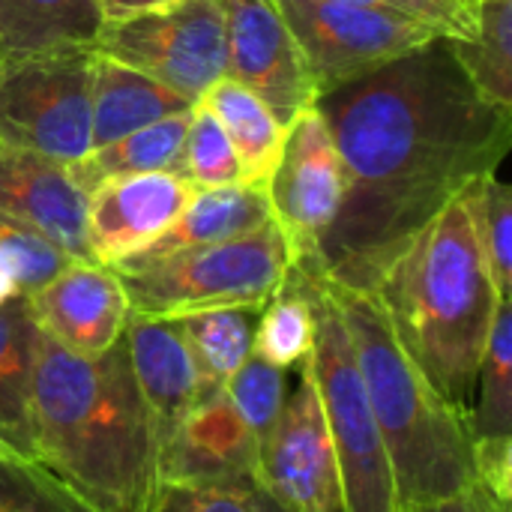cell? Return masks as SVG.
I'll use <instances>...</instances> for the list:
<instances>
[{
  "label": "cell",
  "mask_w": 512,
  "mask_h": 512,
  "mask_svg": "<svg viewBox=\"0 0 512 512\" xmlns=\"http://www.w3.org/2000/svg\"><path fill=\"white\" fill-rule=\"evenodd\" d=\"M345 165L339 216L300 273L375 294L411 240L512 144V111L492 105L438 36L315 102ZM294 267V264H291Z\"/></svg>",
  "instance_id": "cell-1"
},
{
  "label": "cell",
  "mask_w": 512,
  "mask_h": 512,
  "mask_svg": "<svg viewBox=\"0 0 512 512\" xmlns=\"http://www.w3.org/2000/svg\"><path fill=\"white\" fill-rule=\"evenodd\" d=\"M36 465L96 512H153L159 438L126 342L78 357L39 333L33 369Z\"/></svg>",
  "instance_id": "cell-2"
},
{
  "label": "cell",
  "mask_w": 512,
  "mask_h": 512,
  "mask_svg": "<svg viewBox=\"0 0 512 512\" xmlns=\"http://www.w3.org/2000/svg\"><path fill=\"white\" fill-rule=\"evenodd\" d=\"M399 348L456 411L474 402L501 294L474 240L465 195L447 204L375 288Z\"/></svg>",
  "instance_id": "cell-3"
},
{
  "label": "cell",
  "mask_w": 512,
  "mask_h": 512,
  "mask_svg": "<svg viewBox=\"0 0 512 512\" xmlns=\"http://www.w3.org/2000/svg\"><path fill=\"white\" fill-rule=\"evenodd\" d=\"M354 345L369 408L381 429L396 507L468 495L474 489L468 414L450 408L417 372L375 294L327 282Z\"/></svg>",
  "instance_id": "cell-4"
},
{
  "label": "cell",
  "mask_w": 512,
  "mask_h": 512,
  "mask_svg": "<svg viewBox=\"0 0 512 512\" xmlns=\"http://www.w3.org/2000/svg\"><path fill=\"white\" fill-rule=\"evenodd\" d=\"M111 270L126 291L132 315L174 321L228 306L261 309L285 285L291 252L270 219L234 240L159 258H126Z\"/></svg>",
  "instance_id": "cell-5"
},
{
  "label": "cell",
  "mask_w": 512,
  "mask_h": 512,
  "mask_svg": "<svg viewBox=\"0 0 512 512\" xmlns=\"http://www.w3.org/2000/svg\"><path fill=\"white\" fill-rule=\"evenodd\" d=\"M297 276L315 312V342H312V354L306 357V366L315 378L324 417L330 426L342 492H345V510L396 512L399 507H396L387 447L375 423V414L369 408L342 312L324 279L300 270Z\"/></svg>",
  "instance_id": "cell-6"
},
{
  "label": "cell",
  "mask_w": 512,
  "mask_h": 512,
  "mask_svg": "<svg viewBox=\"0 0 512 512\" xmlns=\"http://www.w3.org/2000/svg\"><path fill=\"white\" fill-rule=\"evenodd\" d=\"M93 57V45L0 54V141L66 165L87 156Z\"/></svg>",
  "instance_id": "cell-7"
},
{
  "label": "cell",
  "mask_w": 512,
  "mask_h": 512,
  "mask_svg": "<svg viewBox=\"0 0 512 512\" xmlns=\"http://www.w3.org/2000/svg\"><path fill=\"white\" fill-rule=\"evenodd\" d=\"M276 6L303 51L318 99L441 36L423 21L378 6L339 0H276Z\"/></svg>",
  "instance_id": "cell-8"
},
{
  "label": "cell",
  "mask_w": 512,
  "mask_h": 512,
  "mask_svg": "<svg viewBox=\"0 0 512 512\" xmlns=\"http://www.w3.org/2000/svg\"><path fill=\"white\" fill-rule=\"evenodd\" d=\"M93 48L198 102L228 69L219 0H180L123 21H102Z\"/></svg>",
  "instance_id": "cell-9"
},
{
  "label": "cell",
  "mask_w": 512,
  "mask_h": 512,
  "mask_svg": "<svg viewBox=\"0 0 512 512\" xmlns=\"http://www.w3.org/2000/svg\"><path fill=\"white\" fill-rule=\"evenodd\" d=\"M264 192L270 219L288 243L291 264H312L345 195V165L315 105L288 123L282 153Z\"/></svg>",
  "instance_id": "cell-10"
},
{
  "label": "cell",
  "mask_w": 512,
  "mask_h": 512,
  "mask_svg": "<svg viewBox=\"0 0 512 512\" xmlns=\"http://www.w3.org/2000/svg\"><path fill=\"white\" fill-rule=\"evenodd\" d=\"M255 483L288 512H348L330 426L306 360L294 393L258 450Z\"/></svg>",
  "instance_id": "cell-11"
},
{
  "label": "cell",
  "mask_w": 512,
  "mask_h": 512,
  "mask_svg": "<svg viewBox=\"0 0 512 512\" xmlns=\"http://www.w3.org/2000/svg\"><path fill=\"white\" fill-rule=\"evenodd\" d=\"M225 12V78L252 90L279 123H291L318 102L303 51L276 0H219Z\"/></svg>",
  "instance_id": "cell-12"
},
{
  "label": "cell",
  "mask_w": 512,
  "mask_h": 512,
  "mask_svg": "<svg viewBox=\"0 0 512 512\" xmlns=\"http://www.w3.org/2000/svg\"><path fill=\"white\" fill-rule=\"evenodd\" d=\"M42 336L78 357H99L123 339L129 300L117 273L96 261H72L27 297Z\"/></svg>",
  "instance_id": "cell-13"
},
{
  "label": "cell",
  "mask_w": 512,
  "mask_h": 512,
  "mask_svg": "<svg viewBox=\"0 0 512 512\" xmlns=\"http://www.w3.org/2000/svg\"><path fill=\"white\" fill-rule=\"evenodd\" d=\"M195 189L171 174H129L102 180L87 192V243L96 264L114 267L165 234Z\"/></svg>",
  "instance_id": "cell-14"
},
{
  "label": "cell",
  "mask_w": 512,
  "mask_h": 512,
  "mask_svg": "<svg viewBox=\"0 0 512 512\" xmlns=\"http://www.w3.org/2000/svg\"><path fill=\"white\" fill-rule=\"evenodd\" d=\"M0 213L27 222L72 261H93L87 243V192L66 162L0 141Z\"/></svg>",
  "instance_id": "cell-15"
},
{
  "label": "cell",
  "mask_w": 512,
  "mask_h": 512,
  "mask_svg": "<svg viewBox=\"0 0 512 512\" xmlns=\"http://www.w3.org/2000/svg\"><path fill=\"white\" fill-rule=\"evenodd\" d=\"M258 438L225 390L201 396L159 444V483H222L255 477Z\"/></svg>",
  "instance_id": "cell-16"
},
{
  "label": "cell",
  "mask_w": 512,
  "mask_h": 512,
  "mask_svg": "<svg viewBox=\"0 0 512 512\" xmlns=\"http://www.w3.org/2000/svg\"><path fill=\"white\" fill-rule=\"evenodd\" d=\"M135 384L156 423L159 444L198 402V369L186 336L171 318L132 315L123 330Z\"/></svg>",
  "instance_id": "cell-17"
},
{
  "label": "cell",
  "mask_w": 512,
  "mask_h": 512,
  "mask_svg": "<svg viewBox=\"0 0 512 512\" xmlns=\"http://www.w3.org/2000/svg\"><path fill=\"white\" fill-rule=\"evenodd\" d=\"M192 99L153 81L150 75L96 51L90 75V135L105 147L156 120L192 111Z\"/></svg>",
  "instance_id": "cell-18"
},
{
  "label": "cell",
  "mask_w": 512,
  "mask_h": 512,
  "mask_svg": "<svg viewBox=\"0 0 512 512\" xmlns=\"http://www.w3.org/2000/svg\"><path fill=\"white\" fill-rule=\"evenodd\" d=\"M39 327L27 297H12L0 306V450L9 459L36 462L33 423V369Z\"/></svg>",
  "instance_id": "cell-19"
},
{
  "label": "cell",
  "mask_w": 512,
  "mask_h": 512,
  "mask_svg": "<svg viewBox=\"0 0 512 512\" xmlns=\"http://www.w3.org/2000/svg\"><path fill=\"white\" fill-rule=\"evenodd\" d=\"M264 222H270V204L264 186L234 183L219 189H201L192 195L186 210L165 234H159L150 246H144L129 258H159L180 249L234 240L261 228Z\"/></svg>",
  "instance_id": "cell-20"
},
{
  "label": "cell",
  "mask_w": 512,
  "mask_h": 512,
  "mask_svg": "<svg viewBox=\"0 0 512 512\" xmlns=\"http://www.w3.org/2000/svg\"><path fill=\"white\" fill-rule=\"evenodd\" d=\"M198 102L225 129L237 153L243 183L264 186L276 168L288 126L279 123V117L252 90H246L231 78H219Z\"/></svg>",
  "instance_id": "cell-21"
},
{
  "label": "cell",
  "mask_w": 512,
  "mask_h": 512,
  "mask_svg": "<svg viewBox=\"0 0 512 512\" xmlns=\"http://www.w3.org/2000/svg\"><path fill=\"white\" fill-rule=\"evenodd\" d=\"M258 312L252 306H228L174 318L198 369V399L225 390L231 375L252 357Z\"/></svg>",
  "instance_id": "cell-22"
},
{
  "label": "cell",
  "mask_w": 512,
  "mask_h": 512,
  "mask_svg": "<svg viewBox=\"0 0 512 512\" xmlns=\"http://www.w3.org/2000/svg\"><path fill=\"white\" fill-rule=\"evenodd\" d=\"M99 27L96 0H0V54L93 45Z\"/></svg>",
  "instance_id": "cell-23"
},
{
  "label": "cell",
  "mask_w": 512,
  "mask_h": 512,
  "mask_svg": "<svg viewBox=\"0 0 512 512\" xmlns=\"http://www.w3.org/2000/svg\"><path fill=\"white\" fill-rule=\"evenodd\" d=\"M189 114H174L165 120H156L144 129H135L105 147H93L87 156L69 165L75 183L90 192L102 180L111 177H129V174H153V171H171L177 165V156L183 150Z\"/></svg>",
  "instance_id": "cell-24"
},
{
  "label": "cell",
  "mask_w": 512,
  "mask_h": 512,
  "mask_svg": "<svg viewBox=\"0 0 512 512\" xmlns=\"http://www.w3.org/2000/svg\"><path fill=\"white\" fill-rule=\"evenodd\" d=\"M483 99L512 111V0H477L471 39H447Z\"/></svg>",
  "instance_id": "cell-25"
},
{
  "label": "cell",
  "mask_w": 512,
  "mask_h": 512,
  "mask_svg": "<svg viewBox=\"0 0 512 512\" xmlns=\"http://www.w3.org/2000/svg\"><path fill=\"white\" fill-rule=\"evenodd\" d=\"M471 441L512 438V303L501 300L468 408Z\"/></svg>",
  "instance_id": "cell-26"
},
{
  "label": "cell",
  "mask_w": 512,
  "mask_h": 512,
  "mask_svg": "<svg viewBox=\"0 0 512 512\" xmlns=\"http://www.w3.org/2000/svg\"><path fill=\"white\" fill-rule=\"evenodd\" d=\"M312 342H315V312L297 270L291 267L285 285L258 312L252 354L285 372L303 366V360L312 354Z\"/></svg>",
  "instance_id": "cell-27"
},
{
  "label": "cell",
  "mask_w": 512,
  "mask_h": 512,
  "mask_svg": "<svg viewBox=\"0 0 512 512\" xmlns=\"http://www.w3.org/2000/svg\"><path fill=\"white\" fill-rule=\"evenodd\" d=\"M465 207L471 216L474 240L480 246L483 264L504 300L512 288V186L495 174L480 177L465 192Z\"/></svg>",
  "instance_id": "cell-28"
},
{
  "label": "cell",
  "mask_w": 512,
  "mask_h": 512,
  "mask_svg": "<svg viewBox=\"0 0 512 512\" xmlns=\"http://www.w3.org/2000/svg\"><path fill=\"white\" fill-rule=\"evenodd\" d=\"M174 174L183 177L195 192L243 183L240 162H237V153H234L225 129L201 102L192 105L183 150L177 156Z\"/></svg>",
  "instance_id": "cell-29"
},
{
  "label": "cell",
  "mask_w": 512,
  "mask_h": 512,
  "mask_svg": "<svg viewBox=\"0 0 512 512\" xmlns=\"http://www.w3.org/2000/svg\"><path fill=\"white\" fill-rule=\"evenodd\" d=\"M0 261L6 264L21 297H30L72 264V258L45 234L3 213H0Z\"/></svg>",
  "instance_id": "cell-30"
},
{
  "label": "cell",
  "mask_w": 512,
  "mask_h": 512,
  "mask_svg": "<svg viewBox=\"0 0 512 512\" xmlns=\"http://www.w3.org/2000/svg\"><path fill=\"white\" fill-rule=\"evenodd\" d=\"M225 393H228L234 411L240 414V420L258 438V444H264V438L273 432V426L285 408V399H288L285 372L252 354L231 375V381L225 384Z\"/></svg>",
  "instance_id": "cell-31"
},
{
  "label": "cell",
  "mask_w": 512,
  "mask_h": 512,
  "mask_svg": "<svg viewBox=\"0 0 512 512\" xmlns=\"http://www.w3.org/2000/svg\"><path fill=\"white\" fill-rule=\"evenodd\" d=\"M0 512H96L42 465L0 459Z\"/></svg>",
  "instance_id": "cell-32"
},
{
  "label": "cell",
  "mask_w": 512,
  "mask_h": 512,
  "mask_svg": "<svg viewBox=\"0 0 512 512\" xmlns=\"http://www.w3.org/2000/svg\"><path fill=\"white\" fill-rule=\"evenodd\" d=\"M255 477L222 483H159L153 512H255Z\"/></svg>",
  "instance_id": "cell-33"
},
{
  "label": "cell",
  "mask_w": 512,
  "mask_h": 512,
  "mask_svg": "<svg viewBox=\"0 0 512 512\" xmlns=\"http://www.w3.org/2000/svg\"><path fill=\"white\" fill-rule=\"evenodd\" d=\"M339 3L378 6L408 15L438 30L444 39H471L474 18H477V0H339Z\"/></svg>",
  "instance_id": "cell-34"
},
{
  "label": "cell",
  "mask_w": 512,
  "mask_h": 512,
  "mask_svg": "<svg viewBox=\"0 0 512 512\" xmlns=\"http://www.w3.org/2000/svg\"><path fill=\"white\" fill-rule=\"evenodd\" d=\"M396 512H510V510L495 507L489 498H483L477 489H471L468 495H459V498L429 501V504H408V507H399Z\"/></svg>",
  "instance_id": "cell-35"
},
{
  "label": "cell",
  "mask_w": 512,
  "mask_h": 512,
  "mask_svg": "<svg viewBox=\"0 0 512 512\" xmlns=\"http://www.w3.org/2000/svg\"><path fill=\"white\" fill-rule=\"evenodd\" d=\"M96 3H99L102 21H123V18L144 15V12H153V9H162V6H171L180 0H96Z\"/></svg>",
  "instance_id": "cell-36"
},
{
  "label": "cell",
  "mask_w": 512,
  "mask_h": 512,
  "mask_svg": "<svg viewBox=\"0 0 512 512\" xmlns=\"http://www.w3.org/2000/svg\"><path fill=\"white\" fill-rule=\"evenodd\" d=\"M12 297H18V288H15V282H12L6 264L0 261V306H3L6 300H12Z\"/></svg>",
  "instance_id": "cell-37"
},
{
  "label": "cell",
  "mask_w": 512,
  "mask_h": 512,
  "mask_svg": "<svg viewBox=\"0 0 512 512\" xmlns=\"http://www.w3.org/2000/svg\"><path fill=\"white\" fill-rule=\"evenodd\" d=\"M255 512H288V510H285L282 504H276V501H273V498L258 486V489H255Z\"/></svg>",
  "instance_id": "cell-38"
},
{
  "label": "cell",
  "mask_w": 512,
  "mask_h": 512,
  "mask_svg": "<svg viewBox=\"0 0 512 512\" xmlns=\"http://www.w3.org/2000/svg\"><path fill=\"white\" fill-rule=\"evenodd\" d=\"M0 459H6V453H3V450H0Z\"/></svg>",
  "instance_id": "cell-39"
}]
</instances>
